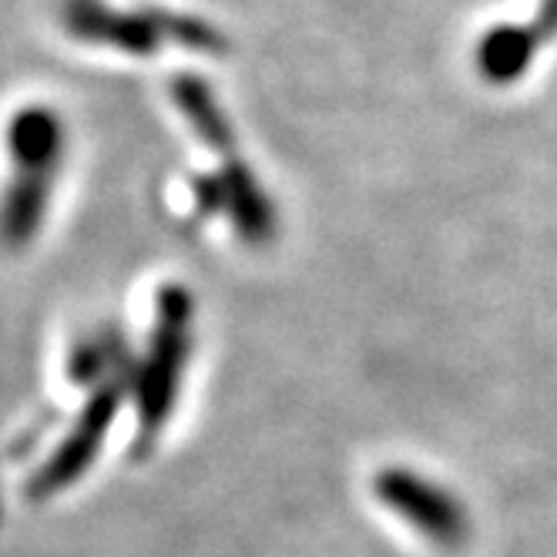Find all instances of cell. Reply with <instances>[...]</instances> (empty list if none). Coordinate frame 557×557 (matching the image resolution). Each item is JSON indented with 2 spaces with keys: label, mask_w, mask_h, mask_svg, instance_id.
Masks as SVG:
<instances>
[{
  "label": "cell",
  "mask_w": 557,
  "mask_h": 557,
  "mask_svg": "<svg viewBox=\"0 0 557 557\" xmlns=\"http://www.w3.org/2000/svg\"><path fill=\"white\" fill-rule=\"evenodd\" d=\"M64 27L88 45H104L122 54L148 58L165 45L195 48L202 54H219L225 37L198 17L172 14V11H117L104 0H67L64 4Z\"/></svg>",
  "instance_id": "1"
},
{
  "label": "cell",
  "mask_w": 557,
  "mask_h": 557,
  "mask_svg": "<svg viewBox=\"0 0 557 557\" xmlns=\"http://www.w3.org/2000/svg\"><path fill=\"white\" fill-rule=\"evenodd\" d=\"M64 151H67V128L54 108L27 104L14 111V117L8 122V154L14 162V172L58 178L64 165Z\"/></svg>",
  "instance_id": "2"
},
{
  "label": "cell",
  "mask_w": 557,
  "mask_h": 557,
  "mask_svg": "<svg viewBox=\"0 0 557 557\" xmlns=\"http://www.w3.org/2000/svg\"><path fill=\"white\" fill-rule=\"evenodd\" d=\"M54 175L14 172L4 195H0V246L21 252L34 243L48 219V206L54 198Z\"/></svg>",
  "instance_id": "3"
},
{
  "label": "cell",
  "mask_w": 557,
  "mask_h": 557,
  "mask_svg": "<svg viewBox=\"0 0 557 557\" xmlns=\"http://www.w3.org/2000/svg\"><path fill=\"white\" fill-rule=\"evenodd\" d=\"M172 98L178 104V111L188 117V125L195 128V135L202 138L209 148H215L222 158L235 154V132L228 125L225 111L219 108L212 88L195 74H178L172 85Z\"/></svg>",
  "instance_id": "4"
}]
</instances>
